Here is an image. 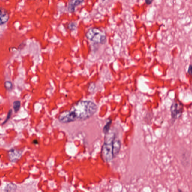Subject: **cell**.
Here are the masks:
<instances>
[{"mask_svg": "<svg viewBox=\"0 0 192 192\" xmlns=\"http://www.w3.org/2000/svg\"><path fill=\"white\" fill-rule=\"evenodd\" d=\"M153 1H150V0H148V1H146L145 2L146 3V4H148V5H150L152 3Z\"/></svg>", "mask_w": 192, "mask_h": 192, "instance_id": "15", "label": "cell"}, {"mask_svg": "<svg viewBox=\"0 0 192 192\" xmlns=\"http://www.w3.org/2000/svg\"><path fill=\"white\" fill-rule=\"evenodd\" d=\"M112 124V121H109L106 123V125H105L104 127L103 128V132L106 134L109 133L110 129Z\"/></svg>", "mask_w": 192, "mask_h": 192, "instance_id": "10", "label": "cell"}, {"mask_svg": "<svg viewBox=\"0 0 192 192\" xmlns=\"http://www.w3.org/2000/svg\"><path fill=\"white\" fill-rule=\"evenodd\" d=\"M9 13L6 9L1 7L0 9V24L4 25L8 21L9 19Z\"/></svg>", "mask_w": 192, "mask_h": 192, "instance_id": "6", "label": "cell"}, {"mask_svg": "<svg viewBox=\"0 0 192 192\" xmlns=\"http://www.w3.org/2000/svg\"><path fill=\"white\" fill-rule=\"evenodd\" d=\"M4 86L6 89L8 91H11L13 88V85L10 81H7L4 84Z\"/></svg>", "mask_w": 192, "mask_h": 192, "instance_id": "11", "label": "cell"}, {"mask_svg": "<svg viewBox=\"0 0 192 192\" xmlns=\"http://www.w3.org/2000/svg\"><path fill=\"white\" fill-rule=\"evenodd\" d=\"M188 73L190 75L192 74V65L191 64H190L189 66L188 70Z\"/></svg>", "mask_w": 192, "mask_h": 192, "instance_id": "14", "label": "cell"}, {"mask_svg": "<svg viewBox=\"0 0 192 192\" xmlns=\"http://www.w3.org/2000/svg\"><path fill=\"white\" fill-rule=\"evenodd\" d=\"M184 106L182 103L178 100H175L171 106L170 111L172 118L176 119L181 116L183 113Z\"/></svg>", "mask_w": 192, "mask_h": 192, "instance_id": "4", "label": "cell"}, {"mask_svg": "<svg viewBox=\"0 0 192 192\" xmlns=\"http://www.w3.org/2000/svg\"><path fill=\"white\" fill-rule=\"evenodd\" d=\"M22 152L16 149H10L8 152L9 158L11 161L15 162L20 158Z\"/></svg>", "mask_w": 192, "mask_h": 192, "instance_id": "5", "label": "cell"}, {"mask_svg": "<svg viewBox=\"0 0 192 192\" xmlns=\"http://www.w3.org/2000/svg\"><path fill=\"white\" fill-rule=\"evenodd\" d=\"M115 137V134L112 133H108L105 136L101 151V156L104 161L106 163L112 161L114 158L113 142Z\"/></svg>", "mask_w": 192, "mask_h": 192, "instance_id": "2", "label": "cell"}, {"mask_svg": "<svg viewBox=\"0 0 192 192\" xmlns=\"http://www.w3.org/2000/svg\"><path fill=\"white\" fill-rule=\"evenodd\" d=\"M68 28L71 31H73L76 29V24L74 22H70L68 24Z\"/></svg>", "mask_w": 192, "mask_h": 192, "instance_id": "13", "label": "cell"}, {"mask_svg": "<svg viewBox=\"0 0 192 192\" xmlns=\"http://www.w3.org/2000/svg\"><path fill=\"white\" fill-rule=\"evenodd\" d=\"M12 112H13V110H12V109H10V110L9 111L8 113L7 118H6L5 120H4V122H3L2 124H3H3H5L8 121V120L10 119V118L11 116Z\"/></svg>", "mask_w": 192, "mask_h": 192, "instance_id": "12", "label": "cell"}, {"mask_svg": "<svg viewBox=\"0 0 192 192\" xmlns=\"http://www.w3.org/2000/svg\"><path fill=\"white\" fill-rule=\"evenodd\" d=\"M33 143L34 144V145H37L38 144V141L37 140H34L33 141Z\"/></svg>", "mask_w": 192, "mask_h": 192, "instance_id": "17", "label": "cell"}, {"mask_svg": "<svg viewBox=\"0 0 192 192\" xmlns=\"http://www.w3.org/2000/svg\"><path fill=\"white\" fill-rule=\"evenodd\" d=\"M121 143L119 139H114L113 142V153L114 158L116 157L119 153L121 148Z\"/></svg>", "mask_w": 192, "mask_h": 192, "instance_id": "8", "label": "cell"}, {"mask_svg": "<svg viewBox=\"0 0 192 192\" xmlns=\"http://www.w3.org/2000/svg\"><path fill=\"white\" fill-rule=\"evenodd\" d=\"M26 46V44H25V43H22L19 46V49H22V46H23V47H25V46Z\"/></svg>", "mask_w": 192, "mask_h": 192, "instance_id": "16", "label": "cell"}, {"mask_svg": "<svg viewBox=\"0 0 192 192\" xmlns=\"http://www.w3.org/2000/svg\"><path fill=\"white\" fill-rule=\"evenodd\" d=\"M84 2L83 1H76L73 0L69 2L68 5V10L70 13H73L77 6L80 5Z\"/></svg>", "mask_w": 192, "mask_h": 192, "instance_id": "7", "label": "cell"}, {"mask_svg": "<svg viewBox=\"0 0 192 192\" xmlns=\"http://www.w3.org/2000/svg\"><path fill=\"white\" fill-rule=\"evenodd\" d=\"M97 110L95 103L91 100H80L75 104L69 111L62 112L58 121L63 124L84 121L92 116Z\"/></svg>", "mask_w": 192, "mask_h": 192, "instance_id": "1", "label": "cell"}, {"mask_svg": "<svg viewBox=\"0 0 192 192\" xmlns=\"http://www.w3.org/2000/svg\"><path fill=\"white\" fill-rule=\"evenodd\" d=\"M21 106V102L20 100H16L13 103V109L15 112L19 111Z\"/></svg>", "mask_w": 192, "mask_h": 192, "instance_id": "9", "label": "cell"}, {"mask_svg": "<svg viewBox=\"0 0 192 192\" xmlns=\"http://www.w3.org/2000/svg\"><path fill=\"white\" fill-rule=\"evenodd\" d=\"M86 37L88 40L97 43H101L106 39L105 33L97 28H91L86 34Z\"/></svg>", "mask_w": 192, "mask_h": 192, "instance_id": "3", "label": "cell"}]
</instances>
